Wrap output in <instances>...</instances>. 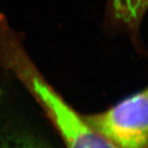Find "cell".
Here are the masks:
<instances>
[{"mask_svg":"<svg viewBox=\"0 0 148 148\" xmlns=\"http://www.w3.org/2000/svg\"><path fill=\"white\" fill-rule=\"evenodd\" d=\"M10 70L41 106L68 148H119L85 121L45 80L27 56L17 58Z\"/></svg>","mask_w":148,"mask_h":148,"instance_id":"cell-1","label":"cell"},{"mask_svg":"<svg viewBox=\"0 0 148 148\" xmlns=\"http://www.w3.org/2000/svg\"><path fill=\"white\" fill-rule=\"evenodd\" d=\"M82 117L119 148H148V86L106 110Z\"/></svg>","mask_w":148,"mask_h":148,"instance_id":"cell-2","label":"cell"},{"mask_svg":"<svg viewBox=\"0 0 148 148\" xmlns=\"http://www.w3.org/2000/svg\"><path fill=\"white\" fill-rule=\"evenodd\" d=\"M112 20L119 27L136 31L148 12V0H110Z\"/></svg>","mask_w":148,"mask_h":148,"instance_id":"cell-3","label":"cell"},{"mask_svg":"<svg viewBox=\"0 0 148 148\" xmlns=\"http://www.w3.org/2000/svg\"><path fill=\"white\" fill-rule=\"evenodd\" d=\"M0 148H43L39 145L21 139H7L0 142Z\"/></svg>","mask_w":148,"mask_h":148,"instance_id":"cell-4","label":"cell"}]
</instances>
